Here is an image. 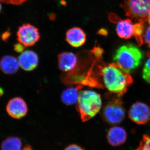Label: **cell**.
Listing matches in <instances>:
<instances>
[{"label":"cell","instance_id":"obj_1","mask_svg":"<svg viewBox=\"0 0 150 150\" xmlns=\"http://www.w3.org/2000/svg\"><path fill=\"white\" fill-rule=\"evenodd\" d=\"M97 75L98 80L100 78L108 90L118 96L126 93L133 83L130 74L115 63L105 64L99 60Z\"/></svg>","mask_w":150,"mask_h":150},{"label":"cell","instance_id":"obj_2","mask_svg":"<svg viewBox=\"0 0 150 150\" xmlns=\"http://www.w3.org/2000/svg\"><path fill=\"white\" fill-rule=\"evenodd\" d=\"M102 107L100 95L91 90L80 92L76 104V109L83 122L94 117Z\"/></svg>","mask_w":150,"mask_h":150},{"label":"cell","instance_id":"obj_3","mask_svg":"<svg viewBox=\"0 0 150 150\" xmlns=\"http://www.w3.org/2000/svg\"><path fill=\"white\" fill-rule=\"evenodd\" d=\"M143 59L142 51L132 44H126L119 47L113 58L115 63L129 74L140 66Z\"/></svg>","mask_w":150,"mask_h":150},{"label":"cell","instance_id":"obj_4","mask_svg":"<svg viewBox=\"0 0 150 150\" xmlns=\"http://www.w3.org/2000/svg\"><path fill=\"white\" fill-rule=\"evenodd\" d=\"M121 6L125 15L135 22L147 21L150 13V0H124Z\"/></svg>","mask_w":150,"mask_h":150},{"label":"cell","instance_id":"obj_5","mask_svg":"<svg viewBox=\"0 0 150 150\" xmlns=\"http://www.w3.org/2000/svg\"><path fill=\"white\" fill-rule=\"evenodd\" d=\"M126 110L123 103L119 98H114L105 104L101 115L103 120L108 124L115 125L124 120Z\"/></svg>","mask_w":150,"mask_h":150},{"label":"cell","instance_id":"obj_6","mask_svg":"<svg viewBox=\"0 0 150 150\" xmlns=\"http://www.w3.org/2000/svg\"><path fill=\"white\" fill-rule=\"evenodd\" d=\"M17 35L19 43L25 47L33 46L40 38L38 29L29 23L23 24L19 28Z\"/></svg>","mask_w":150,"mask_h":150},{"label":"cell","instance_id":"obj_7","mask_svg":"<svg viewBox=\"0 0 150 150\" xmlns=\"http://www.w3.org/2000/svg\"><path fill=\"white\" fill-rule=\"evenodd\" d=\"M129 118L138 124H144L150 119V108L143 103L137 102L134 103L128 113Z\"/></svg>","mask_w":150,"mask_h":150},{"label":"cell","instance_id":"obj_8","mask_svg":"<svg viewBox=\"0 0 150 150\" xmlns=\"http://www.w3.org/2000/svg\"><path fill=\"white\" fill-rule=\"evenodd\" d=\"M8 114L15 119H21L27 114L28 108L26 102L19 97L13 98L8 103L6 107Z\"/></svg>","mask_w":150,"mask_h":150},{"label":"cell","instance_id":"obj_9","mask_svg":"<svg viewBox=\"0 0 150 150\" xmlns=\"http://www.w3.org/2000/svg\"><path fill=\"white\" fill-rule=\"evenodd\" d=\"M58 57L59 69L64 72L72 71L77 66L78 57L72 52H62Z\"/></svg>","mask_w":150,"mask_h":150},{"label":"cell","instance_id":"obj_10","mask_svg":"<svg viewBox=\"0 0 150 150\" xmlns=\"http://www.w3.org/2000/svg\"><path fill=\"white\" fill-rule=\"evenodd\" d=\"M66 40L72 47L79 48L86 43V35L83 30L80 28H72L66 33Z\"/></svg>","mask_w":150,"mask_h":150},{"label":"cell","instance_id":"obj_11","mask_svg":"<svg viewBox=\"0 0 150 150\" xmlns=\"http://www.w3.org/2000/svg\"><path fill=\"white\" fill-rule=\"evenodd\" d=\"M18 60L20 67L27 71L35 69L38 64L37 54L34 51L30 50H26L22 52Z\"/></svg>","mask_w":150,"mask_h":150},{"label":"cell","instance_id":"obj_12","mask_svg":"<svg viewBox=\"0 0 150 150\" xmlns=\"http://www.w3.org/2000/svg\"><path fill=\"white\" fill-rule=\"evenodd\" d=\"M127 133L125 129L119 126H114L109 129L107 135L108 142L112 146L123 144L126 140Z\"/></svg>","mask_w":150,"mask_h":150},{"label":"cell","instance_id":"obj_13","mask_svg":"<svg viewBox=\"0 0 150 150\" xmlns=\"http://www.w3.org/2000/svg\"><path fill=\"white\" fill-rule=\"evenodd\" d=\"M131 19H119L116 23V31L119 37L123 39H129L134 36L135 24Z\"/></svg>","mask_w":150,"mask_h":150},{"label":"cell","instance_id":"obj_14","mask_svg":"<svg viewBox=\"0 0 150 150\" xmlns=\"http://www.w3.org/2000/svg\"><path fill=\"white\" fill-rule=\"evenodd\" d=\"M19 67L18 60L15 56L7 55L0 60V69L4 74L8 75L16 74Z\"/></svg>","mask_w":150,"mask_h":150},{"label":"cell","instance_id":"obj_15","mask_svg":"<svg viewBox=\"0 0 150 150\" xmlns=\"http://www.w3.org/2000/svg\"><path fill=\"white\" fill-rule=\"evenodd\" d=\"M83 88L81 85L75 87H70L63 91L61 95V99L63 103L67 105H72L77 102L80 91Z\"/></svg>","mask_w":150,"mask_h":150},{"label":"cell","instance_id":"obj_16","mask_svg":"<svg viewBox=\"0 0 150 150\" xmlns=\"http://www.w3.org/2000/svg\"><path fill=\"white\" fill-rule=\"evenodd\" d=\"M22 143L18 137H10L6 138L1 145V150H21Z\"/></svg>","mask_w":150,"mask_h":150},{"label":"cell","instance_id":"obj_17","mask_svg":"<svg viewBox=\"0 0 150 150\" xmlns=\"http://www.w3.org/2000/svg\"><path fill=\"white\" fill-rule=\"evenodd\" d=\"M134 37L136 38L139 46H142L144 43V22H139L135 23Z\"/></svg>","mask_w":150,"mask_h":150},{"label":"cell","instance_id":"obj_18","mask_svg":"<svg viewBox=\"0 0 150 150\" xmlns=\"http://www.w3.org/2000/svg\"><path fill=\"white\" fill-rule=\"evenodd\" d=\"M134 150H150V137L147 135H144L139 146Z\"/></svg>","mask_w":150,"mask_h":150},{"label":"cell","instance_id":"obj_19","mask_svg":"<svg viewBox=\"0 0 150 150\" xmlns=\"http://www.w3.org/2000/svg\"><path fill=\"white\" fill-rule=\"evenodd\" d=\"M142 77L146 82L150 84V57L145 63L142 72Z\"/></svg>","mask_w":150,"mask_h":150},{"label":"cell","instance_id":"obj_20","mask_svg":"<svg viewBox=\"0 0 150 150\" xmlns=\"http://www.w3.org/2000/svg\"><path fill=\"white\" fill-rule=\"evenodd\" d=\"M144 42L150 48V26H149L145 31L144 35Z\"/></svg>","mask_w":150,"mask_h":150},{"label":"cell","instance_id":"obj_21","mask_svg":"<svg viewBox=\"0 0 150 150\" xmlns=\"http://www.w3.org/2000/svg\"><path fill=\"white\" fill-rule=\"evenodd\" d=\"M26 0H0V1L6 4L13 5H20L24 3Z\"/></svg>","mask_w":150,"mask_h":150},{"label":"cell","instance_id":"obj_22","mask_svg":"<svg viewBox=\"0 0 150 150\" xmlns=\"http://www.w3.org/2000/svg\"><path fill=\"white\" fill-rule=\"evenodd\" d=\"M64 150H85V149L79 145L76 144H72L67 146Z\"/></svg>","mask_w":150,"mask_h":150},{"label":"cell","instance_id":"obj_23","mask_svg":"<svg viewBox=\"0 0 150 150\" xmlns=\"http://www.w3.org/2000/svg\"><path fill=\"white\" fill-rule=\"evenodd\" d=\"M25 46L21 43H19L15 45L14 50L18 53H22L24 50Z\"/></svg>","mask_w":150,"mask_h":150},{"label":"cell","instance_id":"obj_24","mask_svg":"<svg viewBox=\"0 0 150 150\" xmlns=\"http://www.w3.org/2000/svg\"><path fill=\"white\" fill-rule=\"evenodd\" d=\"M22 150H33L31 146L29 145H26L24 147Z\"/></svg>","mask_w":150,"mask_h":150},{"label":"cell","instance_id":"obj_25","mask_svg":"<svg viewBox=\"0 0 150 150\" xmlns=\"http://www.w3.org/2000/svg\"><path fill=\"white\" fill-rule=\"evenodd\" d=\"M4 91L2 88L0 87V97L1 96L4 94Z\"/></svg>","mask_w":150,"mask_h":150},{"label":"cell","instance_id":"obj_26","mask_svg":"<svg viewBox=\"0 0 150 150\" xmlns=\"http://www.w3.org/2000/svg\"><path fill=\"white\" fill-rule=\"evenodd\" d=\"M147 21H149V23L150 24V13L149 14V15H148Z\"/></svg>","mask_w":150,"mask_h":150},{"label":"cell","instance_id":"obj_27","mask_svg":"<svg viewBox=\"0 0 150 150\" xmlns=\"http://www.w3.org/2000/svg\"><path fill=\"white\" fill-rule=\"evenodd\" d=\"M1 8H2L1 4V3H0V12H1Z\"/></svg>","mask_w":150,"mask_h":150}]
</instances>
